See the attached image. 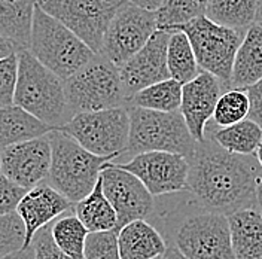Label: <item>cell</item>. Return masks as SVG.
Returning <instances> with one entry per match:
<instances>
[{"instance_id": "obj_44", "label": "cell", "mask_w": 262, "mask_h": 259, "mask_svg": "<svg viewBox=\"0 0 262 259\" xmlns=\"http://www.w3.org/2000/svg\"><path fill=\"white\" fill-rule=\"evenodd\" d=\"M167 252H168V253H171V255H173V256H174L176 259H183L182 256H180L179 253H178V252H174L173 249H167Z\"/></svg>"}, {"instance_id": "obj_39", "label": "cell", "mask_w": 262, "mask_h": 259, "mask_svg": "<svg viewBox=\"0 0 262 259\" xmlns=\"http://www.w3.org/2000/svg\"><path fill=\"white\" fill-rule=\"evenodd\" d=\"M130 2L147 11H157L165 0H130Z\"/></svg>"}, {"instance_id": "obj_22", "label": "cell", "mask_w": 262, "mask_h": 259, "mask_svg": "<svg viewBox=\"0 0 262 259\" xmlns=\"http://www.w3.org/2000/svg\"><path fill=\"white\" fill-rule=\"evenodd\" d=\"M51 130L54 128L16 104L0 107V150L6 146L47 134Z\"/></svg>"}, {"instance_id": "obj_43", "label": "cell", "mask_w": 262, "mask_h": 259, "mask_svg": "<svg viewBox=\"0 0 262 259\" xmlns=\"http://www.w3.org/2000/svg\"><path fill=\"white\" fill-rule=\"evenodd\" d=\"M155 259H176L171 253H168V252H165V255H161V256H158V258Z\"/></svg>"}, {"instance_id": "obj_17", "label": "cell", "mask_w": 262, "mask_h": 259, "mask_svg": "<svg viewBox=\"0 0 262 259\" xmlns=\"http://www.w3.org/2000/svg\"><path fill=\"white\" fill-rule=\"evenodd\" d=\"M72 209L73 203L45 180L27 189V192L19 200L15 210L26 228V239L23 247H29L32 244L34 234L40 228L54 222L57 218Z\"/></svg>"}, {"instance_id": "obj_27", "label": "cell", "mask_w": 262, "mask_h": 259, "mask_svg": "<svg viewBox=\"0 0 262 259\" xmlns=\"http://www.w3.org/2000/svg\"><path fill=\"white\" fill-rule=\"evenodd\" d=\"M182 103V83L173 78L155 82L146 88L137 91L130 100V104L160 111V112H174L179 111Z\"/></svg>"}, {"instance_id": "obj_16", "label": "cell", "mask_w": 262, "mask_h": 259, "mask_svg": "<svg viewBox=\"0 0 262 259\" xmlns=\"http://www.w3.org/2000/svg\"><path fill=\"white\" fill-rule=\"evenodd\" d=\"M221 93V81L206 70H200L192 81L182 85L179 111L196 142L206 139L207 122L212 119Z\"/></svg>"}, {"instance_id": "obj_29", "label": "cell", "mask_w": 262, "mask_h": 259, "mask_svg": "<svg viewBox=\"0 0 262 259\" xmlns=\"http://www.w3.org/2000/svg\"><path fill=\"white\" fill-rule=\"evenodd\" d=\"M206 14V6L196 0H165L155 11L157 29L176 32L180 26Z\"/></svg>"}, {"instance_id": "obj_14", "label": "cell", "mask_w": 262, "mask_h": 259, "mask_svg": "<svg viewBox=\"0 0 262 259\" xmlns=\"http://www.w3.org/2000/svg\"><path fill=\"white\" fill-rule=\"evenodd\" d=\"M0 160L3 176L26 189L36 186L47 180L51 167L48 133L3 147Z\"/></svg>"}, {"instance_id": "obj_10", "label": "cell", "mask_w": 262, "mask_h": 259, "mask_svg": "<svg viewBox=\"0 0 262 259\" xmlns=\"http://www.w3.org/2000/svg\"><path fill=\"white\" fill-rule=\"evenodd\" d=\"M127 0H39V6L61 21L83 44L100 52L104 33Z\"/></svg>"}, {"instance_id": "obj_31", "label": "cell", "mask_w": 262, "mask_h": 259, "mask_svg": "<svg viewBox=\"0 0 262 259\" xmlns=\"http://www.w3.org/2000/svg\"><path fill=\"white\" fill-rule=\"evenodd\" d=\"M85 259H121L118 247V231L88 232L83 247Z\"/></svg>"}, {"instance_id": "obj_46", "label": "cell", "mask_w": 262, "mask_h": 259, "mask_svg": "<svg viewBox=\"0 0 262 259\" xmlns=\"http://www.w3.org/2000/svg\"><path fill=\"white\" fill-rule=\"evenodd\" d=\"M0 175H2V160H0Z\"/></svg>"}, {"instance_id": "obj_47", "label": "cell", "mask_w": 262, "mask_h": 259, "mask_svg": "<svg viewBox=\"0 0 262 259\" xmlns=\"http://www.w3.org/2000/svg\"><path fill=\"white\" fill-rule=\"evenodd\" d=\"M37 2H39V0H37Z\"/></svg>"}, {"instance_id": "obj_11", "label": "cell", "mask_w": 262, "mask_h": 259, "mask_svg": "<svg viewBox=\"0 0 262 259\" xmlns=\"http://www.w3.org/2000/svg\"><path fill=\"white\" fill-rule=\"evenodd\" d=\"M157 30L155 11L143 9L127 0L115 14L104 33L100 54L121 67L143 48Z\"/></svg>"}, {"instance_id": "obj_32", "label": "cell", "mask_w": 262, "mask_h": 259, "mask_svg": "<svg viewBox=\"0 0 262 259\" xmlns=\"http://www.w3.org/2000/svg\"><path fill=\"white\" fill-rule=\"evenodd\" d=\"M26 228L16 211L0 216V258L23 249Z\"/></svg>"}, {"instance_id": "obj_6", "label": "cell", "mask_w": 262, "mask_h": 259, "mask_svg": "<svg viewBox=\"0 0 262 259\" xmlns=\"http://www.w3.org/2000/svg\"><path fill=\"white\" fill-rule=\"evenodd\" d=\"M64 90L73 115L130 104L124 93L119 67L100 52L66 79Z\"/></svg>"}, {"instance_id": "obj_33", "label": "cell", "mask_w": 262, "mask_h": 259, "mask_svg": "<svg viewBox=\"0 0 262 259\" xmlns=\"http://www.w3.org/2000/svg\"><path fill=\"white\" fill-rule=\"evenodd\" d=\"M16 76H18L16 54L0 60V107L14 104Z\"/></svg>"}, {"instance_id": "obj_42", "label": "cell", "mask_w": 262, "mask_h": 259, "mask_svg": "<svg viewBox=\"0 0 262 259\" xmlns=\"http://www.w3.org/2000/svg\"><path fill=\"white\" fill-rule=\"evenodd\" d=\"M256 161H258V164L261 165V168H262V140H261V143H259V146L256 147Z\"/></svg>"}, {"instance_id": "obj_18", "label": "cell", "mask_w": 262, "mask_h": 259, "mask_svg": "<svg viewBox=\"0 0 262 259\" xmlns=\"http://www.w3.org/2000/svg\"><path fill=\"white\" fill-rule=\"evenodd\" d=\"M118 247L121 259H155L168 249L163 234L146 219H136L121 228Z\"/></svg>"}, {"instance_id": "obj_15", "label": "cell", "mask_w": 262, "mask_h": 259, "mask_svg": "<svg viewBox=\"0 0 262 259\" xmlns=\"http://www.w3.org/2000/svg\"><path fill=\"white\" fill-rule=\"evenodd\" d=\"M168 39L170 32L157 29L143 48L119 67V76L128 103L137 91L170 78L167 67Z\"/></svg>"}, {"instance_id": "obj_5", "label": "cell", "mask_w": 262, "mask_h": 259, "mask_svg": "<svg viewBox=\"0 0 262 259\" xmlns=\"http://www.w3.org/2000/svg\"><path fill=\"white\" fill-rule=\"evenodd\" d=\"M130 134L124 155L134 157L147 150H165L189 158L195 150L192 137L180 111L160 112L128 104ZM122 155V157H124Z\"/></svg>"}, {"instance_id": "obj_12", "label": "cell", "mask_w": 262, "mask_h": 259, "mask_svg": "<svg viewBox=\"0 0 262 259\" xmlns=\"http://www.w3.org/2000/svg\"><path fill=\"white\" fill-rule=\"evenodd\" d=\"M114 164L140 179L154 197L188 191L189 162L180 154L147 150L131 157L128 161Z\"/></svg>"}, {"instance_id": "obj_19", "label": "cell", "mask_w": 262, "mask_h": 259, "mask_svg": "<svg viewBox=\"0 0 262 259\" xmlns=\"http://www.w3.org/2000/svg\"><path fill=\"white\" fill-rule=\"evenodd\" d=\"M235 259H262V211L247 207L228 214Z\"/></svg>"}, {"instance_id": "obj_4", "label": "cell", "mask_w": 262, "mask_h": 259, "mask_svg": "<svg viewBox=\"0 0 262 259\" xmlns=\"http://www.w3.org/2000/svg\"><path fill=\"white\" fill-rule=\"evenodd\" d=\"M29 51L64 81L96 54L61 21L45 12L39 3L34 8Z\"/></svg>"}, {"instance_id": "obj_34", "label": "cell", "mask_w": 262, "mask_h": 259, "mask_svg": "<svg viewBox=\"0 0 262 259\" xmlns=\"http://www.w3.org/2000/svg\"><path fill=\"white\" fill-rule=\"evenodd\" d=\"M51 224L40 228L33 237L30 246H33L34 250V259H72L54 242Z\"/></svg>"}, {"instance_id": "obj_36", "label": "cell", "mask_w": 262, "mask_h": 259, "mask_svg": "<svg viewBox=\"0 0 262 259\" xmlns=\"http://www.w3.org/2000/svg\"><path fill=\"white\" fill-rule=\"evenodd\" d=\"M246 91L250 100V111H249L247 118L253 119L262 127V79L247 87Z\"/></svg>"}, {"instance_id": "obj_13", "label": "cell", "mask_w": 262, "mask_h": 259, "mask_svg": "<svg viewBox=\"0 0 262 259\" xmlns=\"http://www.w3.org/2000/svg\"><path fill=\"white\" fill-rule=\"evenodd\" d=\"M100 178L103 183V192L116 211L118 221L115 231H119L124 225L136 219H146L154 213V195L133 173L109 161L103 165Z\"/></svg>"}, {"instance_id": "obj_21", "label": "cell", "mask_w": 262, "mask_h": 259, "mask_svg": "<svg viewBox=\"0 0 262 259\" xmlns=\"http://www.w3.org/2000/svg\"><path fill=\"white\" fill-rule=\"evenodd\" d=\"M36 5L37 0H0V33L11 39L18 51L29 49Z\"/></svg>"}, {"instance_id": "obj_28", "label": "cell", "mask_w": 262, "mask_h": 259, "mask_svg": "<svg viewBox=\"0 0 262 259\" xmlns=\"http://www.w3.org/2000/svg\"><path fill=\"white\" fill-rule=\"evenodd\" d=\"M51 232L54 242L72 259H85L83 247L88 229L83 227L75 213L60 216L51 224Z\"/></svg>"}, {"instance_id": "obj_45", "label": "cell", "mask_w": 262, "mask_h": 259, "mask_svg": "<svg viewBox=\"0 0 262 259\" xmlns=\"http://www.w3.org/2000/svg\"><path fill=\"white\" fill-rule=\"evenodd\" d=\"M196 2H198V3H201V5H204V6L209 3V0H196Z\"/></svg>"}, {"instance_id": "obj_30", "label": "cell", "mask_w": 262, "mask_h": 259, "mask_svg": "<svg viewBox=\"0 0 262 259\" xmlns=\"http://www.w3.org/2000/svg\"><path fill=\"white\" fill-rule=\"evenodd\" d=\"M250 100L245 88H231L217 98L213 121L217 127H228L249 116Z\"/></svg>"}, {"instance_id": "obj_25", "label": "cell", "mask_w": 262, "mask_h": 259, "mask_svg": "<svg viewBox=\"0 0 262 259\" xmlns=\"http://www.w3.org/2000/svg\"><path fill=\"white\" fill-rule=\"evenodd\" d=\"M259 0H209L206 14L213 23L243 30L255 24Z\"/></svg>"}, {"instance_id": "obj_24", "label": "cell", "mask_w": 262, "mask_h": 259, "mask_svg": "<svg viewBox=\"0 0 262 259\" xmlns=\"http://www.w3.org/2000/svg\"><path fill=\"white\" fill-rule=\"evenodd\" d=\"M210 139L228 152L249 157L256 152V147L261 143L262 127L253 119L246 118L240 122L213 131Z\"/></svg>"}, {"instance_id": "obj_40", "label": "cell", "mask_w": 262, "mask_h": 259, "mask_svg": "<svg viewBox=\"0 0 262 259\" xmlns=\"http://www.w3.org/2000/svg\"><path fill=\"white\" fill-rule=\"evenodd\" d=\"M256 204H258V209L262 211V173H259L258 182H256Z\"/></svg>"}, {"instance_id": "obj_23", "label": "cell", "mask_w": 262, "mask_h": 259, "mask_svg": "<svg viewBox=\"0 0 262 259\" xmlns=\"http://www.w3.org/2000/svg\"><path fill=\"white\" fill-rule=\"evenodd\" d=\"M75 214L90 232L109 231L116 228V211L103 192L101 178L97 179L93 191L81 201L75 203Z\"/></svg>"}, {"instance_id": "obj_37", "label": "cell", "mask_w": 262, "mask_h": 259, "mask_svg": "<svg viewBox=\"0 0 262 259\" xmlns=\"http://www.w3.org/2000/svg\"><path fill=\"white\" fill-rule=\"evenodd\" d=\"M16 52H18V48L15 47V44L11 39H8L3 33H0V60L8 58Z\"/></svg>"}, {"instance_id": "obj_7", "label": "cell", "mask_w": 262, "mask_h": 259, "mask_svg": "<svg viewBox=\"0 0 262 259\" xmlns=\"http://www.w3.org/2000/svg\"><path fill=\"white\" fill-rule=\"evenodd\" d=\"M171 247L183 259H235L231 246L228 216L213 210L180 218L168 229Z\"/></svg>"}, {"instance_id": "obj_38", "label": "cell", "mask_w": 262, "mask_h": 259, "mask_svg": "<svg viewBox=\"0 0 262 259\" xmlns=\"http://www.w3.org/2000/svg\"><path fill=\"white\" fill-rule=\"evenodd\" d=\"M0 259H34V250H33V246L23 247V249L14 252V253H9V255H6V256Z\"/></svg>"}, {"instance_id": "obj_20", "label": "cell", "mask_w": 262, "mask_h": 259, "mask_svg": "<svg viewBox=\"0 0 262 259\" xmlns=\"http://www.w3.org/2000/svg\"><path fill=\"white\" fill-rule=\"evenodd\" d=\"M262 79V26L252 24L246 30L243 40L237 49L232 72L231 87L247 88Z\"/></svg>"}, {"instance_id": "obj_35", "label": "cell", "mask_w": 262, "mask_h": 259, "mask_svg": "<svg viewBox=\"0 0 262 259\" xmlns=\"http://www.w3.org/2000/svg\"><path fill=\"white\" fill-rule=\"evenodd\" d=\"M26 192H27L26 188L16 185L11 179L0 175V216L15 211L19 200Z\"/></svg>"}, {"instance_id": "obj_1", "label": "cell", "mask_w": 262, "mask_h": 259, "mask_svg": "<svg viewBox=\"0 0 262 259\" xmlns=\"http://www.w3.org/2000/svg\"><path fill=\"white\" fill-rule=\"evenodd\" d=\"M188 191L206 210L231 214L234 211L258 207V168L247 158L225 150L212 139L196 142L188 158Z\"/></svg>"}, {"instance_id": "obj_2", "label": "cell", "mask_w": 262, "mask_h": 259, "mask_svg": "<svg viewBox=\"0 0 262 259\" xmlns=\"http://www.w3.org/2000/svg\"><path fill=\"white\" fill-rule=\"evenodd\" d=\"M16 58L14 104L52 128H60L69 122L73 114L66 98L64 79L42 64L29 49L18 51Z\"/></svg>"}, {"instance_id": "obj_3", "label": "cell", "mask_w": 262, "mask_h": 259, "mask_svg": "<svg viewBox=\"0 0 262 259\" xmlns=\"http://www.w3.org/2000/svg\"><path fill=\"white\" fill-rule=\"evenodd\" d=\"M48 137L51 167L47 182L75 204L93 191L103 165L115 158L100 157L86 150L58 128L51 130Z\"/></svg>"}, {"instance_id": "obj_8", "label": "cell", "mask_w": 262, "mask_h": 259, "mask_svg": "<svg viewBox=\"0 0 262 259\" xmlns=\"http://www.w3.org/2000/svg\"><path fill=\"white\" fill-rule=\"evenodd\" d=\"M82 147L116 161L127 150L130 134L128 106H118L93 112H79L60 128Z\"/></svg>"}, {"instance_id": "obj_9", "label": "cell", "mask_w": 262, "mask_h": 259, "mask_svg": "<svg viewBox=\"0 0 262 259\" xmlns=\"http://www.w3.org/2000/svg\"><path fill=\"white\" fill-rule=\"evenodd\" d=\"M178 30L188 36L198 67L214 75L222 87H231L234 58L245 36L242 30L216 24L206 15L180 26Z\"/></svg>"}, {"instance_id": "obj_41", "label": "cell", "mask_w": 262, "mask_h": 259, "mask_svg": "<svg viewBox=\"0 0 262 259\" xmlns=\"http://www.w3.org/2000/svg\"><path fill=\"white\" fill-rule=\"evenodd\" d=\"M255 24L262 26V0H259V5H258V11H256V16H255Z\"/></svg>"}, {"instance_id": "obj_26", "label": "cell", "mask_w": 262, "mask_h": 259, "mask_svg": "<svg viewBox=\"0 0 262 259\" xmlns=\"http://www.w3.org/2000/svg\"><path fill=\"white\" fill-rule=\"evenodd\" d=\"M167 67L170 78L182 85L192 81L201 70L196 63L188 36L183 32H171L167 45Z\"/></svg>"}]
</instances>
